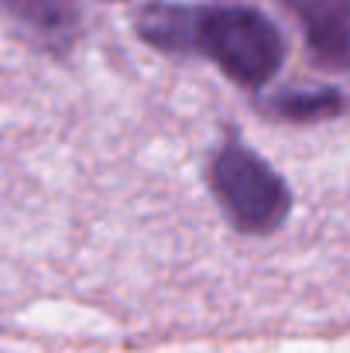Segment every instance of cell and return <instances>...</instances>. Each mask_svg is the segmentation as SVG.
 Segmentation results:
<instances>
[{
	"mask_svg": "<svg viewBox=\"0 0 350 353\" xmlns=\"http://www.w3.org/2000/svg\"><path fill=\"white\" fill-rule=\"evenodd\" d=\"M210 185L231 223L244 234H271L292 210V192L251 148L227 144L210 161Z\"/></svg>",
	"mask_w": 350,
	"mask_h": 353,
	"instance_id": "2",
	"label": "cell"
},
{
	"mask_svg": "<svg viewBox=\"0 0 350 353\" xmlns=\"http://www.w3.org/2000/svg\"><path fill=\"white\" fill-rule=\"evenodd\" d=\"M306 31L313 59L350 72V0H289Z\"/></svg>",
	"mask_w": 350,
	"mask_h": 353,
	"instance_id": "3",
	"label": "cell"
},
{
	"mask_svg": "<svg viewBox=\"0 0 350 353\" xmlns=\"http://www.w3.org/2000/svg\"><path fill=\"white\" fill-rule=\"evenodd\" d=\"M347 100L337 90H309V93H285L271 103V110L278 117L292 120V123H316V120H330L344 114Z\"/></svg>",
	"mask_w": 350,
	"mask_h": 353,
	"instance_id": "4",
	"label": "cell"
},
{
	"mask_svg": "<svg viewBox=\"0 0 350 353\" xmlns=\"http://www.w3.org/2000/svg\"><path fill=\"white\" fill-rule=\"evenodd\" d=\"M14 17H21L24 24L38 28V31H62L72 28L79 17V0H0Z\"/></svg>",
	"mask_w": 350,
	"mask_h": 353,
	"instance_id": "5",
	"label": "cell"
},
{
	"mask_svg": "<svg viewBox=\"0 0 350 353\" xmlns=\"http://www.w3.org/2000/svg\"><path fill=\"white\" fill-rule=\"evenodd\" d=\"M151 48L203 55L237 86H264L285 62L282 31L254 7H186L148 3L134 21Z\"/></svg>",
	"mask_w": 350,
	"mask_h": 353,
	"instance_id": "1",
	"label": "cell"
}]
</instances>
